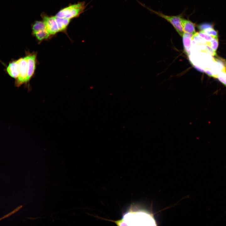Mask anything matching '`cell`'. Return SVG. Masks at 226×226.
I'll use <instances>...</instances> for the list:
<instances>
[{"label": "cell", "mask_w": 226, "mask_h": 226, "mask_svg": "<svg viewBox=\"0 0 226 226\" xmlns=\"http://www.w3.org/2000/svg\"><path fill=\"white\" fill-rule=\"evenodd\" d=\"M213 24L211 23H204L198 25L197 27L200 31H202L206 29L213 28Z\"/></svg>", "instance_id": "17"}, {"label": "cell", "mask_w": 226, "mask_h": 226, "mask_svg": "<svg viewBox=\"0 0 226 226\" xmlns=\"http://www.w3.org/2000/svg\"><path fill=\"white\" fill-rule=\"evenodd\" d=\"M192 39L195 40L197 43L199 45L202 44L205 45L207 44V41L204 39L199 36L198 32H196L193 35Z\"/></svg>", "instance_id": "15"}, {"label": "cell", "mask_w": 226, "mask_h": 226, "mask_svg": "<svg viewBox=\"0 0 226 226\" xmlns=\"http://www.w3.org/2000/svg\"><path fill=\"white\" fill-rule=\"evenodd\" d=\"M46 29L51 35H54L60 32L55 16H49L45 13L41 14Z\"/></svg>", "instance_id": "5"}, {"label": "cell", "mask_w": 226, "mask_h": 226, "mask_svg": "<svg viewBox=\"0 0 226 226\" xmlns=\"http://www.w3.org/2000/svg\"><path fill=\"white\" fill-rule=\"evenodd\" d=\"M204 72L209 76L215 78H216L217 74H214L211 70L208 68H206L204 69Z\"/></svg>", "instance_id": "20"}, {"label": "cell", "mask_w": 226, "mask_h": 226, "mask_svg": "<svg viewBox=\"0 0 226 226\" xmlns=\"http://www.w3.org/2000/svg\"><path fill=\"white\" fill-rule=\"evenodd\" d=\"M37 40L39 41L48 39L51 36L46 29L39 31L33 33Z\"/></svg>", "instance_id": "11"}, {"label": "cell", "mask_w": 226, "mask_h": 226, "mask_svg": "<svg viewBox=\"0 0 226 226\" xmlns=\"http://www.w3.org/2000/svg\"><path fill=\"white\" fill-rule=\"evenodd\" d=\"M206 48L204 52L207 53L212 56H214L216 55V52L214 51L208 44H205Z\"/></svg>", "instance_id": "19"}, {"label": "cell", "mask_w": 226, "mask_h": 226, "mask_svg": "<svg viewBox=\"0 0 226 226\" xmlns=\"http://www.w3.org/2000/svg\"><path fill=\"white\" fill-rule=\"evenodd\" d=\"M193 34L184 32L182 36L184 49L185 52L189 56L190 54L192 38Z\"/></svg>", "instance_id": "9"}, {"label": "cell", "mask_w": 226, "mask_h": 226, "mask_svg": "<svg viewBox=\"0 0 226 226\" xmlns=\"http://www.w3.org/2000/svg\"><path fill=\"white\" fill-rule=\"evenodd\" d=\"M200 31L209 35L213 37H218V31L215 30L213 28L207 29Z\"/></svg>", "instance_id": "16"}, {"label": "cell", "mask_w": 226, "mask_h": 226, "mask_svg": "<svg viewBox=\"0 0 226 226\" xmlns=\"http://www.w3.org/2000/svg\"><path fill=\"white\" fill-rule=\"evenodd\" d=\"M86 8L84 2L78 3L68 5L61 9L56 16L71 19L78 17Z\"/></svg>", "instance_id": "2"}, {"label": "cell", "mask_w": 226, "mask_h": 226, "mask_svg": "<svg viewBox=\"0 0 226 226\" xmlns=\"http://www.w3.org/2000/svg\"><path fill=\"white\" fill-rule=\"evenodd\" d=\"M108 220L119 226L156 225L152 215L143 210L138 209L136 206L133 204L123 214L121 219L116 221Z\"/></svg>", "instance_id": "1"}, {"label": "cell", "mask_w": 226, "mask_h": 226, "mask_svg": "<svg viewBox=\"0 0 226 226\" xmlns=\"http://www.w3.org/2000/svg\"><path fill=\"white\" fill-rule=\"evenodd\" d=\"M32 28L33 33L46 29L45 24L43 21H36L33 24Z\"/></svg>", "instance_id": "12"}, {"label": "cell", "mask_w": 226, "mask_h": 226, "mask_svg": "<svg viewBox=\"0 0 226 226\" xmlns=\"http://www.w3.org/2000/svg\"><path fill=\"white\" fill-rule=\"evenodd\" d=\"M19 65V75L16 79V85L19 86L26 83L28 73V65L26 57L17 60Z\"/></svg>", "instance_id": "4"}, {"label": "cell", "mask_w": 226, "mask_h": 226, "mask_svg": "<svg viewBox=\"0 0 226 226\" xmlns=\"http://www.w3.org/2000/svg\"><path fill=\"white\" fill-rule=\"evenodd\" d=\"M7 71L11 77L17 78L19 75V68L17 61L10 63L7 68Z\"/></svg>", "instance_id": "8"}, {"label": "cell", "mask_w": 226, "mask_h": 226, "mask_svg": "<svg viewBox=\"0 0 226 226\" xmlns=\"http://www.w3.org/2000/svg\"><path fill=\"white\" fill-rule=\"evenodd\" d=\"M207 44L214 51L216 52L218 45V37H213L210 41L207 42Z\"/></svg>", "instance_id": "14"}, {"label": "cell", "mask_w": 226, "mask_h": 226, "mask_svg": "<svg viewBox=\"0 0 226 226\" xmlns=\"http://www.w3.org/2000/svg\"><path fill=\"white\" fill-rule=\"evenodd\" d=\"M198 34L199 36L204 39L207 42L210 41L213 37L212 36L206 34L201 31L198 32Z\"/></svg>", "instance_id": "18"}, {"label": "cell", "mask_w": 226, "mask_h": 226, "mask_svg": "<svg viewBox=\"0 0 226 226\" xmlns=\"http://www.w3.org/2000/svg\"><path fill=\"white\" fill-rule=\"evenodd\" d=\"M181 23L184 32L193 35L196 33L195 24L190 20L182 18Z\"/></svg>", "instance_id": "7"}, {"label": "cell", "mask_w": 226, "mask_h": 226, "mask_svg": "<svg viewBox=\"0 0 226 226\" xmlns=\"http://www.w3.org/2000/svg\"><path fill=\"white\" fill-rule=\"evenodd\" d=\"M36 56L35 53H32L25 56L28 65L27 76L26 83L30 80L34 73L35 69Z\"/></svg>", "instance_id": "6"}, {"label": "cell", "mask_w": 226, "mask_h": 226, "mask_svg": "<svg viewBox=\"0 0 226 226\" xmlns=\"http://www.w3.org/2000/svg\"><path fill=\"white\" fill-rule=\"evenodd\" d=\"M149 11L158 16L164 19L170 23L173 26L179 35L182 37L184 33L181 23L182 17L181 15L176 16L167 15L163 13L155 11L145 6Z\"/></svg>", "instance_id": "3"}, {"label": "cell", "mask_w": 226, "mask_h": 226, "mask_svg": "<svg viewBox=\"0 0 226 226\" xmlns=\"http://www.w3.org/2000/svg\"><path fill=\"white\" fill-rule=\"evenodd\" d=\"M216 78L226 86V69L225 67H223L217 74Z\"/></svg>", "instance_id": "13"}, {"label": "cell", "mask_w": 226, "mask_h": 226, "mask_svg": "<svg viewBox=\"0 0 226 226\" xmlns=\"http://www.w3.org/2000/svg\"><path fill=\"white\" fill-rule=\"evenodd\" d=\"M55 16L59 31L65 32L71 19L58 17L56 16Z\"/></svg>", "instance_id": "10"}, {"label": "cell", "mask_w": 226, "mask_h": 226, "mask_svg": "<svg viewBox=\"0 0 226 226\" xmlns=\"http://www.w3.org/2000/svg\"></svg>", "instance_id": "21"}]
</instances>
